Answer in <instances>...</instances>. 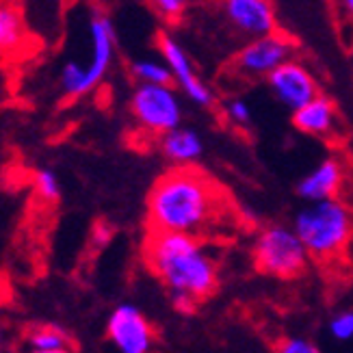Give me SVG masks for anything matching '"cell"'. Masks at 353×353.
I'll list each match as a JSON object with an SVG mask.
<instances>
[{
	"label": "cell",
	"mask_w": 353,
	"mask_h": 353,
	"mask_svg": "<svg viewBox=\"0 0 353 353\" xmlns=\"http://www.w3.org/2000/svg\"><path fill=\"white\" fill-rule=\"evenodd\" d=\"M221 210L223 195L217 182L191 165L167 172L148 199V219L154 232L199 236L217 223Z\"/></svg>",
	"instance_id": "6da1fadb"
},
{
	"label": "cell",
	"mask_w": 353,
	"mask_h": 353,
	"mask_svg": "<svg viewBox=\"0 0 353 353\" xmlns=\"http://www.w3.org/2000/svg\"><path fill=\"white\" fill-rule=\"evenodd\" d=\"M145 263L180 310H191L219 286L217 260L193 234L152 230L145 243Z\"/></svg>",
	"instance_id": "7a4b0ae2"
},
{
	"label": "cell",
	"mask_w": 353,
	"mask_h": 353,
	"mask_svg": "<svg viewBox=\"0 0 353 353\" xmlns=\"http://www.w3.org/2000/svg\"><path fill=\"white\" fill-rule=\"evenodd\" d=\"M293 228L312 258H334L353 239V208L339 197L308 202L295 214Z\"/></svg>",
	"instance_id": "3957f363"
},
{
	"label": "cell",
	"mask_w": 353,
	"mask_h": 353,
	"mask_svg": "<svg viewBox=\"0 0 353 353\" xmlns=\"http://www.w3.org/2000/svg\"><path fill=\"white\" fill-rule=\"evenodd\" d=\"M91 50L87 63L68 61L61 70V89L70 98H79L96 89L109 74L115 59V30L104 13H94L89 20Z\"/></svg>",
	"instance_id": "277c9868"
},
{
	"label": "cell",
	"mask_w": 353,
	"mask_h": 353,
	"mask_svg": "<svg viewBox=\"0 0 353 353\" xmlns=\"http://www.w3.org/2000/svg\"><path fill=\"white\" fill-rule=\"evenodd\" d=\"M308 250L295 228L269 225L254 243V263L260 273L278 280L297 278L308 267Z\"/></svg>",
	"instance_id": "5b68a950"
},
{
	"label": "cell",
	"mask_w": 353,
	"mask_h": 353,
	"mask_svg": "<svg viewBox=\"0 0 353 353\" xmlns=\"http://www.w3.org/2000/svg\"><path fill=\"white\" fill-rule=\"evenodd\" d=\"M130 111L143 130L152 134H163L182 124L184 109L178 91L172 85L139 83L132 91Z\"/></svg>",
	"instance_id": "8992f818"
},
{
	"label": "cell",
	"mask_w": 353,
	"mask_h": 353,
	"mask_svg": "<svg viewBox=\"0 0 353 353\" xmlns=\"http://www.w3.org/2000/svg\"><path fill=\"white\" fill-rule=\"evenodd\" d=\"M295 59V43L278 30L263 37H254L234 54V72L245 79H267L286 61Z\"/></svg>",
	"instance_id": "52a82bcc"
},
{
	"label": "cell",
	"mask_w": 353,
	"mask_h": 353,
	"mask_svg": "<svg viewBox=\"0 0 353 353\" xmlns=\"http://www.w3.org/2000/svg\"><path fill=\"white\" fill-rule=\"evenodd\" d=\"M106 334L121 353H148L154 345V330L132 303L117 305L106 323Z\"/></svg>",
	"instance_id": "ba28073f"
},
{
	"label": "cell",
	"mask_w": 353,
	"mask_h": 353,
	"mask_svg": "<svg viewBox=\"0 0 353 353\" xmlns=\"http://www.w3.org/2000/svg\"><path fill=\"white\" fill-rule=\"evenodd\" d=\"M159 50L163 54V61L170 65L174 83L178 85V89L182 91V94L197 106H210L214 102L212 89L199 79L193 61H191L189 52L182 48V43L176 41L172 35L163 33L159 37Z\"/></svg>",
	"instance_id": "9c48e42d"
},
{
	"label": "cell",
	"mask_w": 353,
	"mask_h": 353,
	"mask_svg": "<svg viewBox=\"0 0 353 353\" xmlns=\"http://www.w3.org/2000/svg\"><path fill=\"white\" fill-rule=\"evenodd\" d=\"M267 83L273 98L290 111H297L299 106L319 96V85L314 81V76L310 74L308 68L295 59H290L278 70H273L267 76Z\"/></svg>",
	"instance_id": "30bf717a"
},
{
	"label": "cell",
	"mask_w": 353,
	"mask_h": 353,
	"mask_svg": "<svg viewBox=\"0 0 353 353\" xmlns=\"http://www.w3.org/2000/svg\"><path fill=\"white\" fill-rule=\"evenodd\" d=\"M221 11L225 22L248 39L278 30V18L271 0H221Z\"/></svg>",
	"instance_id": "8fae6325"
},
{
	"label": "cell",
	"mask_w": 353,
	"mask_h": 353,
	"mask_svg": "<svg viewBox=\"0 0 353 353\" xmlns=\"http://www.w3.org/2000/svg\"><path fill=\"white\" fill-rule=\"evenodd\" d=\"M343 178L345 172L341 161L325 159L297 182V195L303 202H319V199L336 197L343 187Z\"/></svg>",
	"instance_id": "7c38bea8"
},
{
	"label": "cell",
	"mask_w": 353,
	"mask_h": 353,
	"mask_svg": "<svg viewBox=\"0 0 353 353\" xmlns=\"http://www.w3.org/2000/svg\"><path fill=\"white\" fill-rule=\"evenodd\" d=\"M336 124H339L336 104L321 94L293 111V126L308 137H330Z\"/></svg>",
	"instance_id": "4fadbf2b"
},
{
	"label": "cell",
	"mask_w": 353,
	"mask_h": 353,
	"mask_svg": "<svg viewBox=\"0 0 353 353\" xmlns=\"http://www.w3.org/2000/svg\"><path fill=\"white\" fill-rule=\"evenodd\" d=\"M161 152L176 167H187L202 159L204 139L197 130L180 124L161 134Z\"/></svg>",
	"instance_id": "5bb4252c"
},
{
	"label": "cell",
	"mask_w": 353,
	"mask_h": 353,
	"mask_svg": "<svg viewBox=\"0 0 353 353\" xmlns=\"http://www.w3.org/2000/svg\"><path fill=\"white\" fill-rule=\"evenodd\" d=\"M72 347L70 334L59 325H39L28 334V349L33 353H68Z\"/></svg>",
	"instance_id": "9a60e30c"
},
{
	"label": "cell",
	"mask_w": 353,
	"mask_h": 353,
	"mask_svg": "<svg viewBox=\"0 0 353 353\" xmlns=\"http://www.w3.org/2000/svg\"><path fill=\"white\" fill-rule=\"evenodd\" d=\"M24 41V22L20 11L9 3H0V54L13 52Z\"/></svg>",
	"instance_id": "2e32d148"
},
{
	"label": "cell",
	"mask_w": 353,
	"mask_h": 353,
	"mask_svg": "<svg viewBox=\"0 0 353 353\" xmlns=\"http://www.w3.org/2000/svg\"><path fill=\"white\" fill-rule=\"evenodd\" d=\"M132 76L139 83H154V85H172L174 76L170 65L165 61H154V59H139L132 63Z\"/></svg>",
	"instance_id": "e0dca14e"
},
{
	"label": "cell",
	"mask_w": 353,
	"mask_h": 353,
	"mask_svg": "<svg viewBox=\"0 0 353 353\" xmlns=\"http://www.w3.org/2000/svg\"><path fill=\"white\" fill-rule=\"evenodd\" d=\"M35 191L41 199H46V202H54V199H59L61 195V184H59V178L52 170H39L35 174Z\"/></svg>",
	"instance_id": "ac0fdd59"
},
{
	"label": "cell",
	"mask_w": 353,
	"mask_h": 353,
	"mask_svg": "<svg viewBox=\"0 0 353 353\" xmlns=\"http://www.w3.org/2000/svg\"><path fill=\"white\" fill-rule=\"evenodd\" d=\"M327 332L339 343L353 341V310H343L339 314H334L327 325Z\"/></svg>",
	"instance_id": "d6986e66"
},
{
	"label": "cell",
	"mask_w": 353,
	"mask_h": 353,
	"mask_svg": "<svg viewBox=\"0 0 353 353\" xmlns=\"http://www.w3.org/2000/svg\"><path fill=\"white\" fill-rule=\"evenodd\" d=\"M223 113H225V119L230 121V124L239 126V128L250 126V121H252V109H250V104L245 102V100H241V98L228 100L225 106H223Z\"/></svg>",
	"instance_id": "ffe728a7"
},
{
	"label": "cell",
	"mask_w": 353,
	"mask_h": 353,
	"mask_svg": "<svg viewBox=\"0 0 353 353\" xmlns=\"http://www.w3.org/2000/svg\"><path fill=\"white\" fill-rule=\"evenodd\" d=\"M187 5L189 0H152V7L167 20H178L184 9H187Z\"/></svg>",
	"instance_id": "44dd1931"
},
{
	"label": "cell",
	"mask_w": 353,
	"mask_h": 353,
	"mask_svg": "<svg viewBox=\"0 0 353 353\" xmlns=\"http://www.w3.org/2000/svg\"><path fill=\"white\" fill-rule=\"evenodd\" d=\"M280 353H319L321 349L308 341V339H301V336H290V339H284L278 347Z\"/></svg>",
	"instance_id": "7402d4cb"
},
{
	"label": "cell",
	"mask_w": 353,
	"mask_h": 353,
	"mask_svg": "<svg viewBox=\"0 0 353 353\" xmlns=\"http://www.w3.org/2000/svg\"><path fill=\"white\" fill-rule=\"evenodd\" d=\"M11 299V288H9V282L3 273H0V305H5L7 301Z\"/></svg>",
	"instance_id": "603a6c76"
},
{
	"label": "cell",
	"mask_w": 353,
	"mask_h": 353,
	"mask_svg": "<svg viewBox=\"0 0 353 353\" xmlns=\"http://www.w3.org/2000/svg\"><path fill=\"white\" fill-rule=\"evenodd\" d=\"M339 5H341L343 13L347 15V20L353 24V0H339Z\"/></svg>",
	"instance_id": "cb8c5ba5"
},
{
	"label": "cell",
	"mask_w": 353,
	"mask_h": 353,
	"mask_svg": "<svg viewBox=\"0 0 353 353\" xmlns=\"http://www.w3.org/2000/svg\"><path fill=\"white\" fill-rule=\"evenodd\" d=\"M0 347H3V330H0Z\"/></svg>",
	"instance_id": "d4e9b609"
},
{
	"label": "cell",
	"mask_w": 353,
	"mask_h": 353,
	"mask_svg": "<svg viewBox=\"0 0 353 353\" xmlns=\"http://www.w3.org/2000/svg\"><path fill=\"white\" fill-rule=\"evenodd\" d=\"M351 70H353V52H351Z\"/></svg>",
	"instance_id": "484cf974"
}]
</instances>
